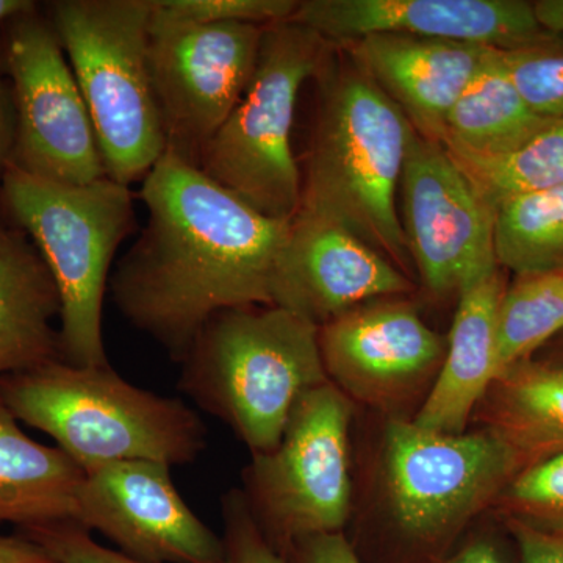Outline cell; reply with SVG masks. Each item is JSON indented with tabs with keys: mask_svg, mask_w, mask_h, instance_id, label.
Masks as SVG:
<instances>
[{
	"mask_svg": "<svg viewBox=\"0 0 563 563\" xmlns=\"http://www.w3.org/2000/svg\"><path fill=\"white\" fill-rule=\"evenodd\" d=\"M77 523L143 563H222L224 543L181 499L172 466L124 461L85 472Z\"/></svg>",
	"mask_w": 563,
	"mask_h": 563,
	"instance_id": "obj_13",
	"label": "cell"
},
{
	"mask_svg": "<svg viewBox=\"0 0 563 563\" xmlns=\"http://www.w3.org/2000/svg\"><path fill=\"white\" fill-rule=\"evenodd\" d=\"M32 7H35V3L29 0H0V22L10 21Z\"/></svg>",
	"mask_w": 563,
	"mask_h": 563,
	"instance_id": "obj_37",
	"label": "cell"
},
{
	"mask_svg": "<svg viewBox=\"0 0 563 563\" xmlns=\"http://www.w3.org/2000/svg\"><path fill=\"white\" fill-rule=\"evenodd\" d=\"M340 51L402 111L415 132L442 143L454 103L496 49L462 41L369 35Z\"/></svg>",
	"mask_w": 563,
	"mask_h": 563,
	"instance_id": "obj_17",
	"label": "cell"
},
{
	"mask_svg": "<svg viewBox=\"0 0 563 563\" xmlns=\"http://www.w3.org/2000/svg\"><path fill=\"white\" fill-rule=\"evenodd\" d=\"M477 409L484 429L509 443L526 466L563 453V366L518 363L496 377Z\"/></svg>",
	"mask_w": 563,
	"mask_h": 563,
	"instance_id": "obj_21",
	"label": "cell"
},
{
	"mask_svg": "<svg viewBox=\"0 0 563 563\" xmlns=\"http://www.w3.org/2000/svg\"><path fill=\"white\" fill-rule=\"evenodd\" d=\"M51 25L90 111L109 179L144 180L166 151L150 66L151 0H58Z\"/></svg>",
	"mask_w": 563,
	"mask_h": 563,
	"instance_id": "obj_7",
	"label": "cell"
},
{
	"mask_svg": "<svg viewBox=\"0 0 563 563\" xmlns=\"http://www.w3.org/2000/svg\"><path fill=\"white\" fill-rule=\"evenodd\" d=\"M533 10L544 31L563 35V0H539Z\"/></svg>",
	"mask_w": 563,
	"mask_h": 563,
	"instance_id": "obj_36",
	"label": "cell"
},
{
	"mask_svg": "<svg viewBox=\"0 0 563 563\" xmlns=\"http://www.w3.org/2000/svg\"><path fill=\"white\" fill-rule=\"evenodd\" d=\"M58 320L60 298L38 250L0 222V377L60 358Z\"/></svg>",
	"mask_w": 563,
	"mask_h": 563,
	"instance_id": "obj_19",
	"label": "cell"
},
{
	"mask_svg": "<svg viewBox=\"0 0 563 563\" xmlns=\"http://www.w3.org/2000/svg\"><path fill=\"white\" fill-rule=\"evenodd\" d=\"M147 221L111 274L114 306L174 362L224 310L273 306L291 221L273 220L165 152L144 177Z\"/></svg>",
	"mask_w": 563,
	"mask_h": 563,
	"instance_id": "obj_1",
	"label": "cell"
},
{
	"mask_svg": "<svg viewBox=\"0 0 563 563\" xmlns=\"http://www.w3.org/2000/svg\"><path fill=\"white\" fill-rule=\"evenodd\" d=\"M383 488L387 523L355 551L362 563H437L525 468L495 433H437L393 418L385 428Z\"/></svg>",
	"mask_w": 563,
	"mask_h": 563,
	"instance_id": "obj_4",
	"label": "cell"
},
{
	"mask_svg": "<svg viewBox=\"0 0 563 563\" xmlns=\"http://www.w3.org/2000/svg\"><path fill=\"white\" fill-rule=\"evenodd\" d=\"M7 24L3 63L14 109L11 165L58 184L107 177L90 111L51 22L32 7Z\"/></svg>",
	"mask_w": 563,
	"mask_h": 563,
	"instance_id": "obj_10",
	"label": "cell"
},
{
	"mask_svg": "<svg viewBox=\"0 0 563 563\" xmlns=\"http://www.w3.org/2000/svg\"><path fill=\"white\" fill-rule=\"evenodd\" d=\"M0 563H55L40 544L21 533L0 536Z\"/></svg>",
	"mask_w": 563,
	"mask_h": 563,
	"instance_id": "obj_35",
	"label": "cell"
},
{
	"mask_svg": "<svg viewBox=\"0 0 563 563\" xmlns=\"http://www.w3.org/2000/svg\"><path fill=\"white\" fill-rule=\"evenodd\" d=\"M520 563H563V533L540 531L507 521Z\"/></svg>",
	"mask_w": 563,
	"mask_h": 563,
	"instance_id": "obj_32",
	"label": "cell"
},
{
	"mask_svg": "<svg viewBox=\"0 0 563 563\" xmlns=\"http://www.w3.org/2000/svg\"><path fill=\"white\" fill-rule=\"evenodd\" d=\"M0 203L35 244L60 298V361L109 366L102 309L111 262L135 231L131 188L102 179L84 185L41 179L10 165Z\"/></svg>",
	"mask_w": 563,
	"mask_h": 563,
	"instance_id": "obj_6",
	"label": "cell"
},
{
	"mask_svg": "<svg viewBox=\"0 0 563 563\" xmlns=\"http://www.w3.org/2000/svg\"><path fill=\"white\" fill-rule=\"evenodd\" d=\"M563 329V273L518 276L504 291L496 324L498 374L529 355Z\"/></svg>",
	"mask_w": 563,
	"mask_h": 563,
	"instance_id": "obj_25",
	"label": "cell"
},
{
	"mask_svg": "<svg viewBox=\"0 0 563 563\" xmlns=\"http://www.w3.org/2000/svg\"><path fill=\"white\" fill-rule=\"evenodd\" d=\"M493 244L499 268L518 276L563 273V185L503 202Z\"/></svg>",
	"mask_w": 563,
	"mask_h": 563,
	"instance_id": "obj_23",
	"label": "cell"
},
{
	"mask_svg": "<svg viewBox=\"0 0 563 563\" xmlns=\"http://www.w3.org/2000/svg\"><path fill=\"white\" fill-rule=\"evenodd\" d=\"M399 195L407 247L426 290L439 298L459 295L499 268L496 211L442 143L410 133Z\"/></svg>",
	"mask_w": 563,
	"mask_h": 563,
	"instance_id": "obj_12",
	"label": "cell"
},
{
	"mask_svg": "<svg viewBox=\"0 0 563 563\" xmlns=\"http://www.w3.org/2000/svg\"><path fill=\"white\" fill-rule=\"evenodd\" d=\"M448 344L412 303L383 298L320 328L329 380L347 398L388 409L420 390L442 366Z\"/></svg>",
	"mask_w": 563,
	"mask_h": 563,
	"instance_id": "obj_14",
	"label": "cell"
},
{
	"mask_svg": "<svg viewBox=\"0 0 563 563\" xmlns=\"http://www.w3.org/2000/svg\"><path fill=\"white\" fill-rule=\"evenodd\" d=\"M298 0H151L152 16L177 24L269 25L290 21Z\"/></svg>",
	"mask_w": 563,
	"mask_h": 563,
	"instance_id": "obj_28",
	"label": "cell"
},
{
	"mask_svg": "<svg viewBox=\"0 0 563 563\" xmlns=\"http://www.w3.org/2000/svg\"><path fill=\"white\" fill-rule=\"evenodd\" d=\"M180 363L179 390L225 422L254 455L276 450L296 402L331 383L320 328L276 306L214 314Z\"/></svg>",
	"mask_w": 563,
	"mask_h": 563,
	"instance_id": "obj_5",
	"label": "cell"
},
{
	"mask_svg": "<svg viewBox=\"0 0 563 563\" xmlns=\"http://www.w3.org/2000/svg\"><path fill=\"white\" fill-rule=\"evenodd\" d=\"M504 291L501 268L477 277L459 291L446 355L412 420L418 428L448 435L465 432L498 374L496 324Z\"/></svg>",
	"mask_w": 563,
	"mask_h": 563,
	"instance_id": "obj_18",
	"label": "cell"
},
{
	"mask_svg": "<svg viewBox=\"0 0 563 563\" xmlns=\"http://www.w3.org/2000/svg\"><path fill=\"white\" fill-rule=\"evenodd\" d=\"M510 80L529 109L544 120L563 121V35L515 51H499Z\"/></svg>",
	"mask_w": 563,
	"mask_h": 563,
	"instance_id": "obj_27",
	"label": "cell"
},
{
	"mask_svg": "<svg viewBox=\"0 0 563 563\" xmlns=\"http://www.w3.org/2000/svg\"><path fill=\"white\" fill-rule=\"evenodd\" d=\"M437 563H509L503 544L487 533L470 536Z\"/></svg>",
	"mask_w": 563,
	"mask_h": 563,
	"instance_id": "obj_33",
	"label": "cell"
},
{
	"mask_svg": "<svg viewBox=\"0 0 563 563\" xmlns=\"http://www.w3.org/2000/svg\"><path fill=\"white\" fill-rule=\"evenodd\" d=\"M335 51L296 22L265 25L254 76L198 168L266 217L291 221L302 203V174L291 150L296 102Z\"/></svg>",
	"mask_w": 563,
	"mask_h": 563,
	"instance_id": "obj_8",
	"label": "cell"
},
{
	"mask_svg": "<svg viewBox=\"0 0 563 563\" xmlns=\"http://www.w3.org/2000/svg\"><path fill=\"white\" fill-rule=\"evenodd\" d=\"M222 563H287L255 525L242 492L232 490L222 498Z\"/></svg>",
	"mask_w": 563,
	"mask_h": 563,
	"instance_id": "obj_30",
	"label": "cell"
},
{
	"mask_svg": "<svg viewBox=\"0 0 563 563\" xmlns=\"http://www.w3.org/2000/svg\"><path fill=\"white\" fill-rule=\"evenodd\" d=\"M14 147V109L11 92L0 76V190L3 177L11 165Z\"/></svg>",
	"mask_w": 563,
	"mask_h": 563,
	"instance_id": "obj_34",
	"label": "cell"
},
{
	"mask_svg": "<svg viewBox=\"0 0 563 563\" xmlns=\"http://www.w3.org/2000/svg\"><path fill=\"white\" fill-rule=\"evenodd\" d=\"M335 55L317 77L301 210L343 225L409 274L398 195L412 124L346 54L339 63Z\"/></svg>",
	"mask_w": 563,
	"mask_h": 563,
	"instance_id": "obj_2",
	"label": "cell"
},
{
	"mask_svg": "<svg viewBox=\"0 0 563 563\" xmlns=\"http://www.w3.org/2000/svg\"><path fill=\"white\" fill-rule=\"evenodd\" d=\"M412 280L361 236L299 210L273 284V306L318 328L374 299L412 291Z\"/></svg>",
	"mask_w": 563,
	"mask_h": 563,
	"instance_id": "obj_16",
	"label": "cell"
},
{
	"mask_svg": "<svg viewBox=\"0 0 563 563\" xmlns=\"http://www.w3.org/2000/svg\"><path fill=\"white\" fill-rule=\"evenodd\" d=\"M350 398L332 383L301 396L280 443L244 470L243 498L284 553L306 537L342 532L350 518Z\"/></svg>",
	"mask_w": 563,
	"mask_h": 563,
	"instance_id": "obj_9",
	"label": "cell"
},
{
	"mask_svg": "<svg viewBox=\"0 0 563 563\" xmlns=\"http://www.w3.org/2000/svg\"><path fill=\"white\" fill-rule=\"evenodd\" d=\"M493 506L507 521L563 533V453L525 466Z\"/></svg>",
	"mask_w": 563,
	"mask_h": 563,
	"instance_id": "obj_26",
	"label": "cell"
},
{
	"mask_svg": "<svg viewBox=\"0 0 563 563\" xmlns=\"http://www.w3.org/2000/svg\"><path fill=\"white\" fill-rule=\"evenodd\" d=\"M18 421L47 433L85 472L107 463L187 465L207 448V428L179 398L143 390L109 366L51 361L0 377Z\"/></svg>",
	"mask_w": 563,
	"mask_h": 563,
	"instance_id": "obj_3",
	"label": "cell"
},
{
	"mask_svg": "<svg viewBox=\"0 0 563 563\" xmlns=\"http://www.w3.org/2000/svg\"><path fill=\"white\" fill-rule=\"evenodd\" d=\"M263 29L244 22L177 24L151 11L150 66L165 152L198 168L254 76Z\"/></svg>",
	"mask_w": 563,
	"mask_h": 563,
	"instance_id": "obj_11",
	"label": "cell"
},
{
	"mask_svg": "<svg viewBox=\"0 0 563 563\" xmlns=\"http://www.w3.org/2000/svg\"><path fill=\"white\" fill-rule=\"evenodd\" d=\"M282 555L287 563H362L343 532L306 537L291 543Z\"/></svg>",
	"mask_w": 563,
	"mask_h": 563,
	"instance_id": "obj_31",
	"label": "cell"
},
{
	"mask_svg": "<svg viewBox=\"0 0 563 563\" xmlns=\"http://www.w3.org/2000/svg\"><path fill=\"white\" fill-rule=\"evenodd\" d=\"M16 532L40 544L55 563H143L101 547L91 532L74 521L32 526L16 529Z\"/></svg>",
	"mask_w": 563,
	"mask_h": 563,
	"instance_id": "obj_29",
	"label": "cell"
},
{
	"mask_svg": "<svg viewBox=\"0 0 563 563\" xmlns=\"http://www.w3.org/2000/svg\"><path fill=\"white\" fill-rule=\"evenodd\" d=\"M451 157L496 211L509 199L563 185V121L548 120L523 143L504 154Z\"/></svg>",
	"mask_w": 563,
	"mask_h": 563,
	"instance_id": "obj_24",
	"label": "cell"
},
{
	"mask_svg": "<svg viewBox=\"0 0 563 563\" xmlns=\"http://www.w3.org/2000/svg\"><path fill=\"white\" fill-rule=\"evenodd\" d=\"M85 470L25 435L0 396V525L77 523Z\"/></svg>",
	"mask_w": 563,
	"mask_h": 563,
	"instance_id": "obj_20",
	"label": "cell"
},
{
	"mask_svg": "<svg viewBox=\"0 0 563 563\" xmlns=\"http://www.w3.org/2000/svg\"><path fill=\"white\" fill-rule=\"evenodd\" d=\"M547 121L529 109L493 51L454 103L442 144L451 154L490 157L523 143Z\"/></svg>",
	"mask_w": 563,
	"mask_h": 563,
	"instance_id": "obj_22",
	"label": "cell"
},
{
	"mask_svg": "<svg viewBox=\"0 0 563 563\" xmlns=\"http://www.w3.org/2000/svg\"><path fill=\"white\" fill-rule=\"evenodd\" d=\"M290 21L335 49L369 35H406L515 51L551 35L523 0H301Z\"/></svg>",
	"mask_w": 563,
	"mask_h": 563,
	"instance_id": "obj_15",
	"label": "cell"
}]
</instances>
